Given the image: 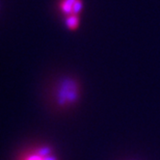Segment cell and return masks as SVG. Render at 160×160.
Returning a JSON list of instances; mask_svg holds the SVG:
<instances>
[{
	"mask_svg": "<svg viewBox=\"0 0 160 160\" xmlns=\"http://www.w3.org/2000/svg\"><path fill=\"white\" fill-rule=\"evenodd\" d=\"M79 97L78 84L71 79L63 81L58 90L57 99L61 105H71L77 100Z\"/></svg>",
	"mask_w": 160,
	"mask_h": 160,
	"instance_id": "cell-1",
	"label": "cell"
},
{
	"mask_svg": "<svg viewBox=\"0 0 160 160\" xmlns=\"http://www.w3.org/2000/svg\"><path fill=\"white\" fill-rule=\"evenodd\" d=\"M82 8L80 0H61L59 2V9L65 16L78 15Z\"/></svg>",
	"mask_w": 160,
	"mask_h": 160,
	"instance_id": "cell-2",
	"label": "cell"
},
{
	"mask_svg": "<svg viewBox=\"0 0 160 160\" xmlns=\"http://www.w3.org/2000/svg\"><path fill=\"white\" fill-rule=\"evenodd\" d=\"M24 160H57V158L51 152L49 148L43 147L27 155Z\"/></svg>",
	"mask_w": 160,
	"mask_h": 160,
	"instance_id": "cell-3",
	"label": "cell"
},
{
	"mask_svg": "<svg viewBox=\"0 0 160 160\" xmlns=\"http://www.w3.org/2000/svg\"><path fill=\"white\" fill-rule=\"evenodd\" d=\"M66 24H67L68 28L71 29V30L77 29V27L79 25V18H78V15L68 16L66 18Z\"/></svg>",
	"mask_w": 160,
	"mask_h": 160,
	"instance_id": "cell-4",
	"label": "cell"
}]
</instances>
